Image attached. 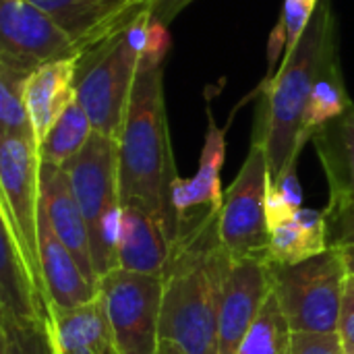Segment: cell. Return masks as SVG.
<instances>
[{
    "instance_id": "obj_1",
    "label": "cell",
    "mask_w": 354,
    "mask_h": 354,
    "mask_svg": "<svg viewBox=\"0 0 354 354\" xmlns=\"http://www.w3.org/2000/svg\"><path fill=\"white\" fill-rule=\"evenodd\" d=\"M220 212L180 228L164 272L160 338L187 354L218 353V317L232 257L220 243Z\"/></svg>"
},
{
    "instance_id": "obj_2",
    "label": "cell",
    "mask_w": 354,
    "mask_h": 354,
    "mask_svg": "<svg viewBox=\"0 0 354 354\" xmlns=\"http://www.w3.org/2000/svg\"><path fill=\"white\" fill-rule=\"evenodd\" d=\"M176 178L164 97V58L143 56L118 137V195L122 207H137L160 220L172 243L178 239L172 203Z\"/></svg>"
},
{
    "instance_id": "obj_3",
    "label": "cell",
    "mask_w": 354,
    "mask_h": 354,
    "mask_svg": "<svg viewBox=\"0 0 354 354\" xmlns=\"http://www.w3.org/2000/svg\"><path fill=\"white\" fill-rule=\"evenodd\" d=\"M336 50L332 0H319L317 10L295 50L282 60L280 71L263 81L257 108L255 137L266 145L272 183L299 162L303 145L311 139L305 131V114L313 85Z\"/></svg>"
},
{
    "instance_id": "obj_4",
    "label": "cell",
    "mask_w": 354,
    "mask_h": 354,
    "mask_svg": "<svg viewBox=\"0 0 354 354\" xmlns=\"http://www.w3.org/2000/svg\"><path fill=\"white\" fill-rule=\"evenodd\" d=\"M75 197L85 216L91 257L97 280L118 268L116 245L122 224L118 195V141L102 133L91 135L85 147L64 166Z\"/></svg>"
},
{
    "instance_id": "obj_5",
    "label": "cell",
    "mask_w": 354,
    "mask_h": 354,
    "mask_svg": "<svg viewBox=\"0 0 354 354\" xmlns=\"http://www.w3.org/2000/svg\"><path fill=\"white\" fill-rule=\"evenodd\" d=\"M129 21L85 48L77 58L75 71V97L87 112L93 131L116 141L124 127L141 64V56L129 46L124 35Z\"/></svg>"
},
{
    "instance_id": "obj_6",
    "label": "cell",
    "mask_w": 354,
    "mask_h": 354,
    "mask_svg": "<svg viewBox=\"0 0 354 354\" xmlns=\"http://www.w3.org/2000/svg\"><path fill=\"white\" fill-rule=\"evenodd\" d=\"M348 270L330 247L297 266L272 263V290L292 334H336Z\"/></svg>"
},
{
    "instance_id": "obj_7",
    "label": "cell",
    "mask_w": 354,
    "mask_h": 354,
    "mask_svg": "<svg viewBox=\"0 0 354 354\" xmlns=\"http://www.w3.org/2000/svg\"><path fill=\"white\" fill-rule=\"evenodd\" d=\"M0 216L10 224L27 261L37 292L46 305V284L39 266V156L37 145L23 137L0 135Z\"/></svg>"
},
{
    "instance_id": "obj_8",
    "label": "cell",
    "mask_w": 354,
    "mask_h": 354,
    "mask_svg": "<svg viewBox=\"0 0 354 354\" xmlns=\"http://www.w3.org/2000/svg\"><path fill=\"white\" fill-rule=\"evenodd\" d=\"M272 185L266 145L253 135L249 156L224 193L220 209V243L236 259H270V226L266 197Z\"/></svg>"
},
{
    "instance_id": "obj_9",
    "label": "cell",
    "mask_w": 354,
    "mask_h": 354,
    "mask_svg": "<svg viewBox=\"0 0 354 354\" xmlns=\"http://www.w3.org/2000/svg\"><path fill=\"white\" fill-rule=\"evenodd\" d=\"M118 354H158L164 278L120 268L97 280Z\"/></svg>"
},
{
    "instance_id": "obj_10",
    "label": "cell",
    "mask_w": 354,
    "mask_h": 354,
    "mask_svg": "<svg viewBox=\"0 0 354 354\" xmlns=\"http://www.w3.org/2000/svg\"><path fill=\"white\" fill-rule=\"evenodd\" d=\"M0 54L31 68L77 58L79 46L41 8L27 0H0Z\"/></svg>"
},
{
    "instance_id": "obj_11",
    "label": "cell",
    "mask_w": 354,
    "mask_h": 354,
    "mask_svg": "<svg viewBox=\"0 0 354 354\" xmlns=\"http://www.w3.org/2000/svg\"><path fill=\"white\" fill-rule=\"evenodd\" d=\"M270 295L272 261L232 259L220 305L216 354H239Z\"/></svg>"
},
{
    "instance_id": "obj_12",
    "label": "cell",
    "mask_w": 354,
    "mask_h": 354,
    "mask_svg": "<svg viewBox=\"0 0 354 354\" xmlns=\"http://www.w3.org/2000/svg\"><path fill=\"white\" fill-rule=\"evenodd\" d=\"M41 8L83 52L129 19L151 6V0H27Z\"/></svg>"
},
{
    "instance_id": "obj_13",
    "label": "cell",
    "mask_w": 354,
    "mask_h": 354,
    "mask_svg": "<svg viewBox=\"0 0 354 354\" xmlns=\"http://www.w3.org/2000/svg\"><path fill=\"white\" fill-rule=\"evenodd\" d=\"M39 193H41V203L50 218L54 232L75 255L77 263L81 266L89 282L97 286L87 222L75 197L71 178L62 166L39 162Z\"/></svg>"
},
{
    "instance_id": "obj_14",
    "label": "cell",
    "mask_w": 354,
    "mask_h": 354,
    "mask_svg": "<svg viewBox=\"0 0 354 354\" xmlns=\"http://www.w3.org/2000/svg\"><path fill=\"white\" fill-rule=\"evenodd\" d=\"M37 243H39V266L46 284V295H48L46 313L73 309L97 297V286L89 282V278L83 274L81 266L77 263L75 255L54 232L41 201H39Z\"/></svg>"
},
{
    "instance_id": "obj_15",
    "label": "cell",
    "mask_w": 354,
    "mask_h": 354,
    "mask_svg": "<svg viewBox=\"0 0 354 354\" xmlns=\"http://www.w3.org/2000/svg\"><path fill=\"white\" fill-rule=\"evenodd\" d=\"M0 322L17 330L46 326V305L37 292L27 261L10 224L0 216Z\"/></svg>"
},
{
    "instance_id": "obj_16",
    "label": "cell",
    "mask_w": 354,
    "mask_h": 354,
    "mask_svg": "<svg viewBox=\"0 0 354 354\" xmlns=\"http://www.w3.org/2000/svg\"><path fill=\"white\" fill-rule=\"evenodd\" d=\"M226 156V135L216 127L209 116V127L199 160V168L193 178H176L172 189V203L178 218V232L183 226L205 220L222 209L224 195L220 185V172Z\"/></svg>"
},
{
    "instance_id": "obj_17",
    "label": "cell",
    "mask_w": 354,
    "mask_h": 354,
    "mask_svg": "<svg viewBox=\"0 0 354 354\" xmlns=\"http://www.w3.org/2000/svg\"><path fill=\"white\" fill-rule=\"evenodd\" d=\"M46 330L54 354H118L100 292L85 305L48 311Z\"/></svg>"
},
{
    "instance_id": "obj_18",
    "label": "cell",
    "mask_w": 354,
    "mask_h": 354,
    "mask_svg": "<svg viewBox=\"0 0 354 354\" xmlns=\"http://www.w3.org/2000/svg\"><path fill=\"white\" fill-rule=\"evenodd\" d=\"M172 247L174 243L160 220L143 209L122 207V224L116 245V261L120 270L162 278L170 263Z\"/></svg>"
},
{
    "instance_id": "obj_19",
    "label": "cell",
    "mask_w": 354,
    "mask_h": 354,
    "mask_svg": "<svg viewBox=\"0 0 354 354\" xmlns=\"http://www.w3.org/2000/svg\"><path fill=\"white\" fill-rule=\"evenodd\" d=\"M324 166L330 201L342 205L354 201V104L338 118L319 127L311 137Z\"/></svg>"
},
{
    "instance_id": "obj_20",
    "label": "cell",
    "mask_w": 354,
    "mask_h": 354,
    "mask_svg": "<svg viewBox=\"0 0 354 354\" xmlns=\"http://www.w3.org/2000/svg\"><path fill=\"white\" fill-rule=\"evenodd\" d=\"M77 58L41 64L29 77L25 100H27V112L35 135V145L44 141L48 131L75 100Z\"/></svg>"
},
{
    "instance_id": "obj_21",
    "label": "cell",
    "mask_w": 354,
    "mask_h": 354,
    "mask_svg": "<svg viewBox=\"0 0 354 354\" xmlns=\"http://www.w3.org/2000/svg\"><path fill=\"white\" fill-rule=\"evenodd\" d=\"M328 249L326 212L301 207L288 222L270 230V259L276 266H297Z\"/></svg>"
},
{
    "instance_id": "obj_22",
    "label": "cell",
    "mask_w": 354,
    "mask_h": 354,
    "mask_svg": "<svg viewBox=\"0 0 354 354\" xmlns=\"http://www.w3.org/2000/svg\"><path fill=\"white\" fill-rule=\"evenodd\" d=\"M37 68H31L6 54H0V135L23 137L35 143L27 112V83Z\"/></svg>"
},
{
    "instance_id": "obj_23",
    "label": "cell",
    "mask_w": 354,
    "mask_h": 354,
    "mask_svg": "<svg viewBox=\"0 0 354 354\" xmlns=\"http://www.w3.org/2000/svg\"><path fill=\"white\" fill-rule=\"evenodd\" d=\"M93 135V124L83 110V106L77 102V97L68 104V108L60 114V118L54 122V127L48 131L44 141L37 145L39 162L64 166L71 158H75L85 143Z\"/></svg>"
},
{
    "instance_id": "obj_24",
    "label": "cell",
    "mask_w": 354,
    "mask_h": 354,
    "mask_svg": "<svg viewBox=\"0 0 354 354\" xmlns=\"http://www.w3.org/2000/svg\"><path fill=\"white\" fill-rule=\"evenodd\" d=\"M353 106L346 87H344V79H342V71H340V62H338V50H334L309 97V106H307V114H305V131L309 137H313V133L324 127L326 122L338 118L340 114H344L348 108Z\"/></svg>"
},
{
    "instance_id": "obj_25",
    "label": "cell",
    "mask_w": 354,
    "mask_h": 354,
    "mask_svg": "<svg viewBox=\"0 0 354 354\" xmlns=\"http://www.w3.org/2000/svg\"><path fill=\"white\" fill-rule=\"evenodd\" d=\"M292 330L272 290L239 354H290Z\"/></svg>"
},
{
    "instance_id": "obj_26",
    "label": "cell",
    "mask_w": 354,
    "mask_h": 354,
    "mask_svg": "<svg viewBox=\"0 0 354 354\" xmlns=\"http://www.w3.org/2000/svg\"><path fill=\"white\" fill-rule=\"evenodd\" d=\"M319 0H284V27H286V56L295 50V46L301 41L303 33L307 31ZM284 56V58H286Z\"/></svg>"
},
{
    "instance_id": "obj_27",
    "label": "cell",
    "mask_w": 354,
    "mask_h": 354,
    "mask_svg": "<svg viewBox=\"0 0 354 354\" xmlns=\"http://www.w3.org/2000/svg\"><path fill=\"white\" fill-rule=\"evenodd\" d=\"M328 241L330 247H353L354 245V201L342 205H328Z\"/></svg>"
},
{
    "instance_id": "obj_28",
    "label": "cell",
    "mask_w": 354,
    "mask_h": 354,
    "mask_svg": "<svg viewBox=\"0 0 354 354\" xmlns=\"http://www.w3.org/2000/svg\"><path fill=\"white\" fill-rule=\"evenodd\" d=\"M290 354H346L338 334H292Z\"/></svg>"
},
{
    "instance_id": "obj_29",
    "label": "cell",
    "mask_w": 354,
    "mask_h": 354,
    "mask_svg": "<svg viewBox=\"0 0 354 354\" xmlns=\"http://www.w3.org/2000/svg\"><path fill=\"white\" fill-rule=\"evenodd\" d=\"M340 342L344 346V353L354 354V276L348 274L342 307H340V319H338V332Z\"/></svg>"
},
{
    "instance_id": "obj_30",
    "label": "cell",
    "mask_w": 354,
    "mask_h": 354,
    "mask_svg": "<svg viewBox=\"0 0 354 354\" xmlns=\"http://www.w3.org/2000/svg\"><path fill=\"white\" fill-rule=\"evenodd\" d=\"M297 164L299 162H292L270 187L276 189L290 203V207H295L299 212L303 207V191H301V183H299V176H297Z\"/></svg>"
},
{
    "instance_id": "obj_31",
    "label": "cell",
    "mask_w": 354,
    "mask_h": 354,
    "mask_svg": "<svg viewBox=\"0 0 354 354\" xmlns=\"http://www.w3.org/2000/svg\"><path fill=\"white\" fill-rule=\"evenodd\" d=\"M17 334H19V340L23 344L25 354H54L52 346H50L46 326L35 328V330H17Z\"/></svg>"
},
{
    "instance_id": "obj_32",
    "label": "cell",
    "mask_w": 354,
    "mask_h": 354,
    "mask_svg": "<svg viewBox=\"0 0 354 354\" xmlns=\"http://www.w3.org/2000/svg\"><path fill=\"white\" fill-rule=\"evenodd\" d=\"M286 44H288V39H286V27H284V19L280 17L276 29L270 35V48H268V68H270V73H268L266 79H272L274 77V68H276L278 60L282 58V54L286 56Z\"/></svg>"
},
{
    "instance_id": "obj_33",
    "label": "cell",
    "mask_w": 354,
    "mask_h": 354,
    "mask_svg": "<svg viewBox=\"0 0 354 354\" xmlns=\"http://www.w3.org/2000/svg\"><path fill=\"white\" fill-rule=\"evenodd\" d=\"M193 0H151V15L162 21L164 25H168L183 8H187Z\"/></svg>"
},
{
    "instance_id": "obj_34",
    "label": "cell",
    "mask_w": 354,
    "mask_h": 354,
    "mask_svg": "<svg viewBox=\"0 0 354 354\" xmlns=\"http://www.w3.org/2000/svg\"><path fill=\"white\" fill-rule=\"evenodd\" d=\"M0 354H25L17 330L6 322H0Z\"/></svg>"
},
{
    "instance_id": "obj_35",
    "label": "cell",
    "mask_w": 354,
    "mask_h": 354,
    "mask_svg": "<svg viewBox=\"0 0 354 354\" xmlns=\"http://www.w3.org/2000/svg\"><path fill=\"white\" fill-rule=\"evenodd\" d=\"M158 354H187L180 346H176L174 342H168V340H162L160 342V351Z\"/></svg>"
},
{
    "instance_id": "obj_36",
    "label": "cell",
    "mask_w": 354,
    "mask_h": 354,
    "mask_svg": "<svg viewBox=\"0 0 354 354\" xmlns=\"http://www.w3.org/2000/svg\"><path fill=\"white\" fill-rule=\"evenodd\" d=\"M342 255H344V263L348 274L354 276V245L353 247H342Z\"/></svg>"
}]
</instances>
